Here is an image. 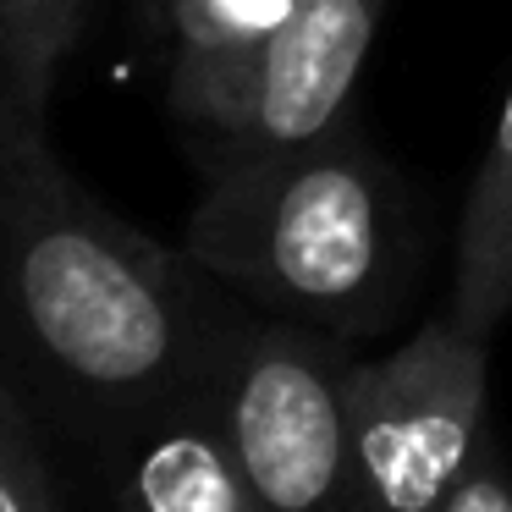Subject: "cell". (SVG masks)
<instances>
[{"label": "cell", "instance_id": "cell-1", "mask_svg": "<svg viewBox=\"0 0 512 512\" xmlns=\"http://www.w3.org/2000/svg\"><path fill=\"white\" fill-rule=\"evenodd\" d=\"M193 254H171L61 171L50 149L0 155V347L28 397L89 435L210 380L232 320Z\"/></svg>", "mask_w": 512, "mask_h": 512}, {"label": "cell", "instance_id": "cell-2", "mask_svg": "<svg viewBox=\"0 0 512 512\" xmlns=\"http://www.w3.org/2000/svg\"><path fill=\"white\" fill-rule=\"evenodd\" d=\"M188 254L281 320L353 342L408 303L419 226L397 171L342 122L287 155L210 171Z\"/></svg>", "mask_w": 512, "mask_h": 512}, {"label": "cell", "instance_id": "cell-3", "mask_svg": "<svg viewBox=\"0 0 512 512\" xmlns=\"http://www.w3.org/2000/svg\"><path fill=\"white\" fill-rule=\"evenodd\" d=\"M485 336L446 314L347 369V512H441L485 446Z\"/></svg>", "mask_w": 512, "mask_h": 512}, {"label": "cell", "instance_id": "cell-4", "mask_svg": "<svg viewBox=\"0 0 512 512\" xmlns=\"http://www.w3.org/2000/svg\"><path fill=\"white\" fill-rule=\"evenodd\" d=\"M347 347L298 320L237 325L210 386L265 512H347Z\"/></svg>", "mask_w": 512, "mask_h": 512}, {"label": "cell", "instance_id": "cell-5", "mask_svg": "<svg viewBox=\"0 0 512 512\" xmlns=\"http://www.w3.org/2000/svg\"><path fill=\"white\" fill-rule=\"evenodd\" d=\"M386 0H303L232 67L171 83V111L210 171L287 155L353 122V89Z\"/></svg>", "mask_w": 512, "mask_h": 512}, {"label": "cell", "instance_id": "cell-6", "mask_svg": "<svg viewBox=\"0 0 512 512\" xmlns=\"http://www.w3.org/2000/svg\"><path fill=\"white\" fill-rule=\"evenodd\" d=\"M94 463L116 512H265L237 463L210 380L100 430Z\"/></svg>", "mask_w": 512, "mask_h": 512}, {"label": "cell", "instance_id": "cell-7", "mask_svg": "<svg viewBox=\"0 0 512 512\" xmlns=\"http://www.w3.org/2000/svg\"><path fill=\"white\" fill-rule=\"evenodd\" d=\"M446 314L485 342L512 314V83L457 221V276Z\"/></svg>", "mask_w": 512, "mask_h": 512}, {"label": "cell", "instance_id": "cell-8", "mask_svg": "<svg viewBox=\"0 0 512 512\" xmlns=\"http://www.w3.org/2000/svg\"><path fill=\"white\" fill-rule=\"evenodd\" d=\"M83 23L89 0H0V155L50 149V94Z\"/></svg>", "mask_w": 512, "mask_h": 512}, {"label": "cell", "instance_id": "cell-9", "mask_svg": "<svg viewBox=\"0 0 512 512\" xmlns=\"http://www.w3.org/2000/svg\"><path fill=\"white\" fill-rule=\"evenodd\" d=\"M155 28L171 45V83L232 67L265 45L303 0H149Z\"/></svg>", "mask_w": 512, "mask_h": 512}, {"label": "cell", "instance_id": "cell-10", "mask_svg": "<svg viewBox=\"0 0 512 512\" xmlns=\"http://www.w3.org/2000/svg\"><path fill=\"white\" fill-rule=\"evenodd\" d=\"M0 512H67L28 386L0 364Z\"/></svg>", "mask_w": 512, "mask_h": 512}, {"label": "cell", "instance_id": "cell-11", "mask_svg": "<svg viewBox=\"0 0 512 512\" xmlns=\"http://www.w3.org/2000/svg\"><path fill=\"white\" fill-rule=\"evenodd\" d=\"M441 512H512V474L501 463V446L485 435L479 457L468 463V474L457 479V490L446 496Z\"/></svg>", "mask_w": 512, "mask_h": 512}]
</instances>
